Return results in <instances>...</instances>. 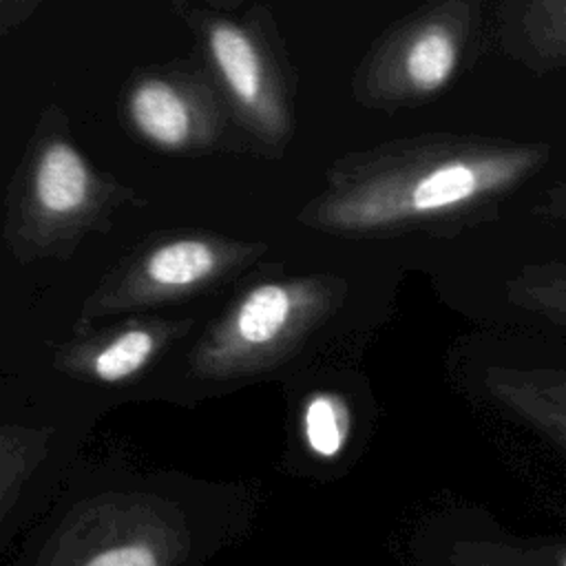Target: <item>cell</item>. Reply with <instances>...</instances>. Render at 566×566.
<instances>
[{
    "label": "cell",
    "mask_w": 566,
    "mask_h": 566,
    "mask_svg": "<svg viewBox=\"0 0 566 566\" xmlns=\"http://www.w3.org/2000/svg\"><path fill=\"white\" fill-rule=\"evenodd\" d=\"M535 210L539 214H546V217H551L555 221L566 223V184L546 190L544 201H539Z\"/></svg>",
    "instance_id": "cell-15"
},
{
    "label": "cell",
    "mask_w": 566,
    "mask_h": 566,
    "mask_svg": "<svg viewBox=\"0 0 566 566\" xmlns=\"http://www.w3.org/2000/svg\"><path fill=\"white\" fill-rule=\"evenodd\" d=\"M349 438L347 405L329 394H318L305 409V440L307 447L325 460L336 458Z\"/></svg>",
    "instance_id": "cell-13"
},
{
    "label": "cell",
    "mask_w": 566,
    "mask_h": 566,
    "mask_svg": "<svg viewBox=\"0 0 566 566\" xmlns=\"http://www.w3.org/2000/svg\"><path fill=\"white\" fill-rule=\"evenodd\" d=\"M130 113L137 128L161 146H179L188 137V106L166 82H144L130 99Z\"/></svg>",
    "instance_id": "cell-7"
},
{
    "label": "cell",
    "mask_w": 566,
    "mask_h": 566,
    "mask_svg": "<svg viewBox=\"0 0 566 566\" xmlns=\"http://www.w3.org/2000/svg\"><path fill=\"white\" fill-rule=\"evenodd\" d=\"M214 268L212 250L201 241H175L159 248L146 265L153 281L161 285H190L201 281Z\"/></svg>",
    "instance_id": "cell-12"
},
{
    "label": "cell",
    "mask_w": 566,
    "mask_h": 566,
    "mask_svg": "<svg viewBox=\"0 0 566 566\" xmlns=\"http://www.w3.org/2000/svg\"><path fill=\"white\" fill-rule=\"evenodd\" d=\"M210 51L232 93L252 104L261 88V64L250 38L232 24H217L210 33Z\"/></svg>",
    "instance_id": "cell-10"
},
{
    "label": "cell",
    "mask_w": 566,
    "mask_h": 566,
    "mask_svg": "<svg viewBox=\"0 0 566 566\" xmlns=\"http://www.w3.org/2000/svg\"><path fill=\"white\" fill-rule=\"evenodd\" d=\"M416 566H566V537L517 535L484 511L427 522L411 546Z\"/></svg>",
    "instance_id": "cell-4"
},
{
    "label": "cell",
    "mask_w": 566,
    "mask_h": 566,
    "mask_svg": "<svg viewBox=\"0 0 566 566\" xmlns=\"http://www.w3.org/2000/svg\"><path fill=\"white\" fill-rule=\"evenodd\" d=\"M497 38L509 57L533 71L566 69V0L500 4Z\"/></svg>",
    "instance_id": "cell-6"
},
{
    "label": "cell",
    "mask_w": 566,
    "mask_h": 566,
    "mask_svg": "<svg viewBox=\"0 0 566 566\" xmlns=\"http://www.w3.org/2000/svg\"><path fill=\"white\" fill-rule=\"evenodd\" d=\"M223 539L168 524L53 526L2 566H203L223 551Z\"/></svg>",
    "instance_id": "cell-2"
},
{
    "label": "cell",
    "mask_w": 566,
    "mask_h": 566,
    "mask_svg": "<svg viewBox=\"0 0 566 566\" xmlns=\"http://www.w3.org/2000/svg\"><path fill=\"white\" fill-rule=\"evenodd\" d=\"M292 298L285 287L268 283L252 290L237 314V332L245 343L261 345L272 340L287 323Z\"/></svg>",
    "instance_id": "cell-11"
},
{
    "label": "cell",
    "mask_w": 566,
    "mask_h": 566,
    "mask_svg": "<svg viewBox=\"0 0 566 566\" xmlns=\"http://www.w3.org/2000/svg\"><path fill=\"white\" fill-rule=\"evenodd\" d=\"M153 352V336L148 332H126L102 349L95 358V374L102 380H122L135 374Z\"/></svg>",
    "instance_id": "cell-14"
},
{
    "label": "cell",
    "mask_w": 566,
    "mask_h": 566,
    "mask_svg": "<svg viewBox=\"0 0 566 566\" xmlns=\"http://www.w3.org/2000/svg\"><path fill=\"white\" fill-rule=\"evenodd\" d=\"M88 175L82 157L69 144H53L44 150L35 170V195L49 212H71L82 206Z\"/></svg>",
    "instance_id": "cell-8"
},
{
    "label": "cell",
    "mask_w": 566,
    "mask_h": 566,
    "mask_svg": "<svg viewBox=\"0 0 566 566\" xmlns=\"http://www.w3.org/2000/svg\"><path fill=\"white\" fill-rule=\"evenodd\" d=\"M506 292L522 312L566 327V263L528 265L506 283Z\"/></svg>",
    "instance_id": "cell-9"
},
{
    "label": "cell",
    "mask_w": 566,
    "mask_h": 566,
    "mask_svg": "<svg viewBox=\"0 0 566 566\" xmlns=\"http://www.w3.org/2000/svg\"><path fill=\"white\" fill-rule=\"evenodd\" d=\"M478 22L480 4L469 0H447L418 9L387 49V91L416 106L444 91L460 71Z\"/></svg>",
    "instance_id": "cell-3"
},
{
    "label": "cell",
    "mask_w": 566,
    "mask_h": 566,
    "mask_svg": "<svg viewBox=\"0 0 566 566\" xmlns=\"http://www.w3.org/2000/svg\"><path fill=\"white\" fill-rule=\"evenodd\" d=\"M482 394L566 453V367L491 363L480 374Z\"/></svg>",
    "instance_id": "cell-5"
},
{
    "label": "cell",
    "mask_w": 566,
    "mask_h": 566,
    "mask_svg": "<svg viewBox=\"0 0 566 566\" xmlns=\"http://www.w3.org/2000/svg\"><path fill=\"white\" fill-rule=\"evenodd\" d=\"M544 144L420 135L380 159L336 203L356 230H424L478 219L546 161Z\"/></svg>",
    "instance_id": "cell-1"
}]
</instances>
